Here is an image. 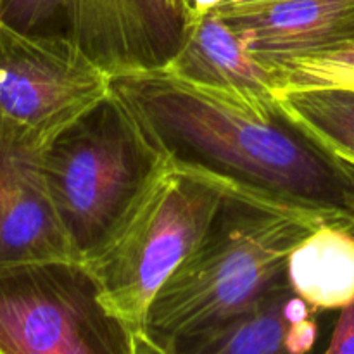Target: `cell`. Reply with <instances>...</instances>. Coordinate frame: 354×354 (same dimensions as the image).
Masks as SVG:
<instances>
[{"label": "cell", "mask_w": 354, "mask_h": 354, "mask_svg": "<svg viewBox=\"0 0 354 354\" xmlns=\"http://www.w3.org/2000/svg\"><path fill=\"white\" fill-rule=\"evenodd\" d=\"M166 162L113 88L45 149L48 187L80 259L106 242Z\"/></svg>", "instance_id": "4"}, {"label": "cell", "mask_w": 354, "mask_h": 354, "mask_svg": "<svg viewBox=\"0 0 354 354\" xmlns=\"http://www.w3.org/2000/svg\"><path fill=\"white\" fill-rule=\"evenodd\" d=\"M317 311L289 280L248 310L168 346H138V354H310L318 339Z\"/></svg>", "instance_id": "10"}, {"label": "cell", "mask_w": 354, "mask_h": 354, "mask_svg": "<svg viewBox=\"0 0 354 354\" xmlns=\"http://www.w3.org/2000/svg\"><path fill=\"white\" fill-rule=\"evenodd\" d=\"M162 69L258 111L279 109L275 73L249 54L216 10L194 17L187 40Z\"/></svg>", "instance_id": "11"}, {"label": "cell", "mask_w": 354, "mask_h": 354, "mask_svg": "<svg viewBox=\"0 0 354 354\" xmlns=\"http://www.w3.org/2000/svg\"><path fill=\"white\" fill-rule=\"evenodd\" d=\"M287 280L313 311L354 303V227L324 223L306 235L287 259Z\"/></svg>", "instance_id": "12"}, {"label": "cell", "mask_w": 354, "mask_h": 354, "mask_svg": "<svg viewBox=\"0 0 354 354\" xmlns=\"http://www.w3.org/2000/svg\"><path fill=\"white\" fill-rule=\"evenodd\" d=\"M280 111L327 154L354 166V90L277 92Z\"/></svg>", "instance_id": "13"}, {"label": "cell", "mask_w": 354, "mask_h": 354, "mask_svg": "<svg viewBox=\"0 0 354 354\" xmlns=\"http://www.w3.org/2000/svg\"><path fill=\"white\" fill-rule=\"evenodd\" d=\"M111 88L166 159L223 183L235 199L354 227V178L280 111H258L166 69L111 76Z\"/></svg>", "instance_id": "1"}, {"label": "cell", "mask_w": 354, "mask_h": 354, "mask_svg": "<svg viewBox=\"0 0 354 354\" xmlns=\"http://www.w3.org/2000/svg\"><path fill=\"white\" fill-rule=\"evenodd\" d=\"M80 259L55 207L44 151L0 137V265Z\"/></svg>", "instance_id": "9"}, {"label": "cell", "mask_w": 354, "mask_h": 354, "mask_svg": "<svg viewBox=\"0 0 354 354\" xmlns=\"http://www.w3.org/2000/svg\"><path fill=\"white\" fill-rule=\"evenodd\" d=\"M230 197L223 183L168 159L106 242L82 259L104 304L137 337L161 287L203 241Z\"/></svg>", "instance_id": "3"}, {"label": "cell", "mask_w": 354, "mask_h": 354, "mask_svg": "<svg viewBox=\"0 0 354 354\" xmlns=\"http://www.w3.org/2000/svg\"><path fill=\"white\" fill-rule=\"evenodd\" d=\"M187 2H189L190 10H192V17H199L203 14L218 9L223 3H227L228 0H187Z\"/></svg>", "instance_id": "17"}, {"label": "cell", "mask_w": 354, "mask_h": 354, "mask_svg": "<svg viewBox=\"0 0 354 354\" xmlns=\"http://www.w3.org/2000/svg\"><path fill=\"white\" fill-rule=\"evenodd\" d=\"M0 354H138L82 259L0 265Z\"/></svg>", "instance_id": "5"}, {"label": "cell", "mask_w": 354, "mask_h": 354, "mask_svg": "<svg viewBox=\"0 0 354 354\" xmlns=\"http://www.w3.org/2000/svg\"><path fill=\"white\" fill-rule=\"evenodd\" d=\"M111 95V76L68 38L0 23V137L45 151Z\"/></svg>", "instance_id": "6"}, {"label": "cell", "mask_w": 354, "mask_h": 354, "mask_svg": "<svg viewBox=\"0 0 354 354\" xmlns=\"http://www.w3.org/2000/svg\"><path fill=\"white\" fill-rule=\"evenodd\" d=\"M349 166V169H351V175H353V178H354V166H351V165H348Z\"/></svg>", "instance_id": "19"}, {"label": "cell", "mask_w": 354, "mask_h": 354, "mask_svg": "<svg viewBox=\"0 0 354 354\" xmlns=\"http://www.w3.org/2000/svg\"><path fill=\"white\" fill-rule=\"evenodd\" d=\"M0 23L24 35L69 40V0H0Z\"/></svg>", "instance_id": "15"}, {"label": "cell", "mask_w": 354, "mask_h": 354, "mask_svg": "<svg viewBox=\"0 0 354 354\" xmlns=\"http://www.w3.org/2000/svg\"><path fill=\"white\" fill-rule=\"evenodd\" d=\"M216 12L249 54L273 73L289 62L324 57L354 44V0H280Z\"/></svg>", "instance_id": "8"}, {"label": "cell", "mask_w": 354, "mask_h": 354, "mask_svg": "<svg viewBox=\"0 0 354 354\" xmlns=\"http://www.w3.org/2000/svg\"><path fill=\"white\" fill-rule=\"evenodd\" d=\"M325 216L227 199L156 296L137 346H168L248 310L287 280V259Z\"/></svg>", "instance_id": "2"}, {"label": "cell", "mask_w": 354, "mask_h": 354, "mask_svg": "<svg viewBox=\"0 0 354 354\" xmlns=\"http://www.w3.org/2000/svg\"><path fill=\"white\" fill-rule=\"evenodd\" d=\"M324 354H354V303L341 310L330 344Z\"/></svg>", "instance_id": "16"}, {"label": "cell", "mask_w": 354, "mask_h": 354, "mask_svg": "<svg viewBox=\"0 0 354 354\" xmlns=\"http://www.w3.org/2000/svg\"><path fill=\"white\" fill-rule=\"evenodd\" d=\"M280 2V0H228L218 9H239V7H252V6H265V3ZM216 10V9H214Z\"/></svg>", "instance_id": "18"}, {"label": "cell", "mask_w": 354, "mask_h": 354, "mask_svg": "<svg viewBox=\"0 0 354 354\" xmlns=\"http://www.w3.org/2000/svg\"><path fill=\"white\" fill-rule=\"evenodd\" d=\"M275 76L277 92L308 88L354 90V44L324 57L289 62L275 71Z\"/></svg>", "instance_id": "14"}, {"label": "cell", "mask_w": 354, "mask_h": 354, "mask_svg": "<svg viewBox=\"0 0 354 354\" xmlns=\"http://www.w3.org/2000/svg\"><path fill=\"white\" fill-rule=\"evenodd\" d=\"M192 21L187 0H69V40L109 76L165 68Z\"/></svg>", "instance_id": "7"}]
</instances>
